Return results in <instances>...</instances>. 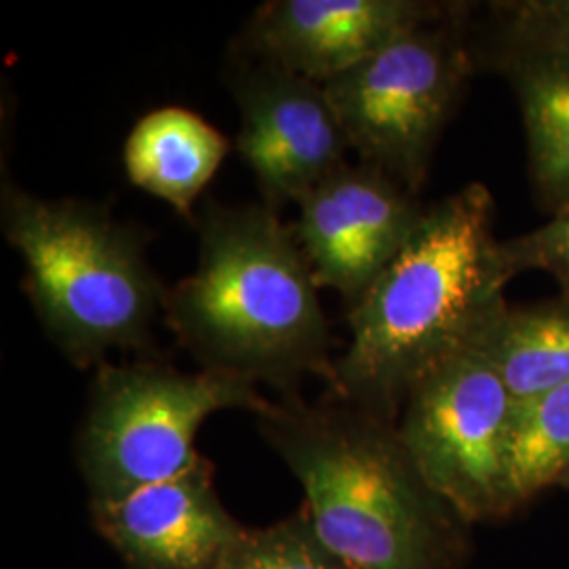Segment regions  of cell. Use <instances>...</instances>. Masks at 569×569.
<instances>
[{
  "instance_id": "obj_1",
  "label": "cell",
  "mask_w": 569,
  "mask_h": 569,
  "mask_svg": "<svg viewBox=\"0 0 569 569\" xmlns=\"http://www.w3.org/2000/svg\"><path fill=\"white\" fill-rule=\"evenodd\" d=\"M493 218L481 182L428 204L406 247L348 308L350 342L331 397L397 422L422 378L475 346L509 306L505 289L517 277Z\"/></svg>"
},
{
  "instance_id": "obj_2",
  "label": "cell",
  "mask_w": 569,
  "mask_h": 569,
  "mask_svg": "<svg viewBox=\"0 0 569 569\" xmlns=\"http://www.w3.org/2000/svg\"><path fill=\"white\" fill-rule=\"evenodd\" d=\"M199 264L167 287L164 321L201 363L298 395L308 376L333 387L331 331L293 228L268 204L207 201L194 218Z\"/></svg>"
},
{
  "instance_id": "obj_3",
  "label": "cell",
  "mask_w": 569,
  "mask_h": 569,
  "mask_svg": "<svg viewBox=\"0 0 569 569\" xmlns=\"http://www.w3.org/2000/svg\"><path fill=\"white\" fill-rule=\"evenodd\" d=\"M258 420L305 489L312 528L348 568H462L468 523L425 481L397 422L331 395L281 397Z\"/></svg>"
},
{
  "instance_id": "obj_4",
  "label": "cell",
  "mask_w": 569,
  "mask_h": 569,
  "mask_svg": "<svg viewBox=\"0 0 569 569\" xmlns=\"http://www.w3.org/2000/svg\"><path fill=\"white\" fill-rule=\"evenodd\" d=\"M0 222L21 256L41 326L72 366H102L110 350H150L167 287L148 262L140 228L100 204L42 199L9 180Z\"/></svg>"
},
{
  "instance_id": "obj_5",
  "label": "cell",
  "mask_w": 569,
  "mask_h": 569,
  "mask_svg": "<svg viewBox=\"0 0 569 569\" xmlns=\"http://www.w3.org/2000/svg\"><path fill=\"white\" fill-rule=\"evenodd\" d=\"M272 401L241 376L136 361L96 367L77 437V462L91 502H110L171 479L201 453L199 428L222 409L262 416Z\"/></svg>"
},
{
  "instance_id": "obj_6",
  "label": "cell",
  "mask_w": 569,
  "mask_h": 569,
  "mask_svg": "<svg viewBox=\"0 0 569 569\" xmlns=\"http://www.w3.org/2000/svg\"><path fill=\"white\" fill-rule=\"evenodd\" d=\"M472 4L453 2L428 21L326 82L359 163L420 194L435 150L477 72L468 42Z\"/></svg>"
},
{
  "instance_id": "obj_7",
  "label": "cell",
  "mask_w": 569,
  "mask_h": 569,
  "mask_svg": "<svg viewBox=\"0 0 569 569\" xmlns=\"http://www.w3.org/2000/svg\"><path fill=\"white\" fill-rule=\"evenodd\" d=\"M515 399L488 359L468 348L409 392L397 430L430 489L468 523L519 509L512 486Z\"/></svg>"
},
{
  "instance_id": "obj_8",
  "label": "cell",
  "mask_w": 569,
  "mask_h": 569,
  "mask_svg": "<svg viewBox=\"0 0 569 569\" xmlns=\"http://www.w3.org/2000/svg\"><path fill=\"white\" fill-rule=\"evenodd\" d=\"M228 87L241 114L237 150L268 207L300 203L348 163L350 143L326 84L234 56Z\"/></svg>"
},
{
  "instance_id": "obj_9",
  "label": "cell",
  "mask_w": 569,
  "mask_h": 569,
  "mask_svg": "<svg viewBox=\"0 0 569 569\" xmlns=\"http://www.w3.org/2000/svg\"><path fill=\"white\" fill-rule=\"evenodd\" d=\"M293 234L315 281L350 308L420 224L427 204L371 164L345 163L300 201Z\"/></svg>"
},
{
  "instance_id": "obj_10",
  "label": "cell",
  "mask_w": 569,
  "mask_h": 569,
  "mask_svg": "<svg viewBox=\"0 0 569 569\" xmlns=\"http://www.w3.org/2000/svg\"><path fill=\"white\" fill-rule=\"evenodd\" d=\"M451 9L430 0H270L247 21L234 56L326 84Z\"/></svg>"
},
{
  "instance_id": "obj_11",
  "label": "cell",
  "mask_w": 569,
  "mask_h": 569,
  "mask_svg": "<svg viewBox=\"0 0 569 569\" xmlns=\"http://www.w3.org/2000/svg\"><path fill=\"white\" fill-rule=\"evenodd\" d=\"M213 472L199 456L171 479L91 502V523L127 569H216L244 528L222 505Z\"/></svg>"
},
{
  "instance_id": "obj_12",
  "label": "cell",
  "mask_w": 569,
  "mask_h": 569,
  "mask_svg": "<svg viewBox=\"0 0 569 569\" xmlns=\"http://www.w3.org/2000/svg\"><path fill=\"white\" fill-rule=\"evenodd\" d=\"M230 150L224 133L197 112L164 106L143 114L124 140L131 183L194 222V203Z\"/></svg>"
},
{
  "instance_id": "obj_13",
  "label": "cell",
  "mask_w": 569,
  "mask_h": 569,
  "mask_svg": "<svg viewBox=\"0 0 569 569\" xmlns=\"http://www.w3.org/2000/svg\"><path fill=\"white\" fill-rule=\"evenodd\" d=\"M498 74L519 103L536 201L555 218L569 209V63L512 61Z\"/></svg>"
},
{
  "instance_id": "obj_14",
  "label": "cell",
  "mask_w": 569,
  "mask_h": 569,
  "mask_svg": "<svg viewBox=\"0 0 569 569\" xmlns=\"http://www.w3.org/2000/svg\"><path fill=\"white\" fill-rule=\"evenodd\" d=\"M509 388L515 403L569 382V298L507 306L472 346Z\"/></svg>"
},
{
  "instance_id": "obj_15",
  "label": "cell",
  "mask_w": 569,
  "mask_h": 569,
  "mask_svg": "<svg viewBox=\"0 0 569 569\" xmlns=\"http://www.w3.org/2000/svg\"><path fill=\"white\" fill-rule=\"evenodd\" d=\"M468 42L477 70L521 60L569 63V0H493L472 4Z\"/></svg>"
},
{
  "instance_id": "obj_16",
  "label": "cell",
  "mask_w": 569,
  "mask_h": 569,
  "mask_svg": "<svg viewBox=\"0 0 569 569\" xmlns=\"http://www.w3.org/2000/svg\"><path fill=\"white\" fill-rule=\"evenodd\" d=\"M510 470L521 505L559 486L569 470V382L515 403Z\"/></svg>"
},
{
  "instance_id": "obj_17",
  "label": "cell",
  "mask_w": 569,
  "mask_h": 569,
  "mask_svg": "<svg viewBox=\"0 0 569 569\" xmlns=\"http://www.w3.org/2000/svg\"><path fill=\"white\" fill-rule=\"evenodd\" d=\"M312 528L305 507L266 528H244L216 569H345Z\"/></svg>"
},
{
  "instance_id": "obj_18",
  "label": "cell",
  "mask_w": 569,
  "mask_h": 569,
  "mask_svg": "<svg viewBox=\"0 0 569 569\" xmlns=\"http://www.w3.org/2000/svg\"><path fill=\"white\" fill-rule=\"evenodd\" d=\"M512 270L547 272L563 298H569V209L519 237L502 241Z\"/></svg>"
},
{
  "instance_id": "obj_19",
  "label": "cell",
  "mask_w": 569,
  "mask_h": 569,
  "mask_svg": "<svg viewBox=\"0 0 569 569\" xmlns=\"http://www.w3.org/2000/svg\"><path fill=\"white\" fill-rule=\"evenodd\" d=\"M559 486H561V488L569 489V470L566 472V475H563V479L559 481Z\"/></svg>"
},
{
  "instance_id": "obj_20",
  "label": "cell",
  "mask_w": 569,
  "mask_h": 569,
  "mask_svg": "<svg viewBox=\"0 0 569 569\" xmlns=\"http://www.w3.org/2000/svg\"><path fill=\"white\" fill-rule=\"evenodd\" d=\"M345 569H352V568H348V566H345Z\"/></svg>"
}]
</instances>
